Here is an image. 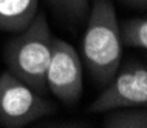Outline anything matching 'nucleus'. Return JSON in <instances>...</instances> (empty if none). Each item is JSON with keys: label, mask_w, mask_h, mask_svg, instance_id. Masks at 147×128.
<instances>
[{"label": "nucleus", "mask_w": 147, "mask_h": 128, "mask_svg": "<svg viewBox=\"0 0 147 128\" xmlns=\"http://www.w3.org/2000/svg\"><path fill=\"white\" fill-rule=\"evenodd\" d=\"M82 39V65L99 85L112 80L122 62L118 17L110 0H93Z\"/></svg>", "instance_id": "1"}, {"label": "nucleus", "mask_w": 147, "mask_h": 128, "mask_svg": "<svg viewBox=\"0 0 147 128\" xmlns=\"http://www.w3.org/2000/svg\"><path fill=\"white\" fill-rule=\"evenodd\" d=\"M54 36L47 15L36 14L33 22L6 43L3 59L6 70L37 93L47 94V70L51 57Z\"/></svg>", "instance_id": "2"}, {"label": "nucleus", "mask_w": 147, "mask_h": 128, "mask_svg": "<svg viewBox=\"0 0 147 128\" xmlns=\"http://www.w3.org/2000/svg\"><path fill=\"white\" fill-rule=\"evenodd\" d=\"M57 105L13 76L9 71L0 74V127L20 128L39 119L51 116Z\"/></svg>", "instance_id": "3"}, {"label": "nucleus", "mask_w": 147, "mask_h": 128, "mask_svg": "<svg viewBox=\"0 0 147 128\" xmlns=\"http://www.w3.org/2000/svg\"><path fill=\"white\" fill-rule=\"evenodd\" d=\"M147 105V66L142 62L129 60L116 73L104 91L88 107L90 113H107L115 108Z\"/></svg>", "instance_id": "4"}, {"label": "nucleus", "mask_w": 147, "mask_h": 128, "mask_svg": "<svg viewBox=\"0 0 147 128\" xmlns=\"http://www.w3.org/2000/svg\"><path fill=\"white\" fill-rule=\"evenodd\" d=\"M47 90L63 105L73 107L84 93V65L74 46L54 37L47 70Z\"/></svg>", "instance_id": "5"}, {"label": "nucleus", "mask_w": 147, "mask_h": 128, "mask_svg": "<svg viewBox=\"0 0 147 128\" xmlns=\"http://www.w3.org/2000/svg\"><path fill=\"white\" fill-rule=\"evenodd\" d=\"M39 0H0V31L20 33L33 22Z\"/></svg>", "instance_id": "6"}, {"label": "nucleus", "mask_w": 147, "mask_h": 128, "mask_svg": "<svg viewBox=\"0 0 147 128\" xmlns=\"http://www.w3.org/2000/svg\"><path fill=\"white\" fill-rule=\"evenodd\" d=\"M104 128H147L146 107H125L107 111L102 119Z\"/></svg>", "instance_id": "7"}, {"label": "nucleus", "mask_w": 147, "mask_h": 128, "mask_svg": "<svg viewBox=\"0 0 147 128\" xmlns=\"http://www.w3.org/2000/svg\"><path fill=\"white\" fill-rule=\"evenodd\" d=\"M118 28L122 46L138 48V50L147 48V19L144 15L118 22Z\"/></svg>", "instance_id": "8"}, {"label": "nucleus", "mask_w": 147, "mask_h": 128, "mask_svg": "<svg viewBox=\"0 0 147 128\" xmlns=\"http://www.w3.org/2000/svg\"><path fill=\"white\" fill-rule=\"evenodd\" d=\"M67 23L81 26L88 17V0H47Z\"/></svg>", "instance_id": "9"}, {"label": "nucleus", "mask_w": 147, "mask_h": 128, "mask_svg": "<svg viewBox=\"0 0 147 128\" xmlns=\"http://www.w3.org/2000/svg\"><path fill=\"white\" fill-rule=\"evenodd\" d=\"M119 2L125 3V5H129L132 8H141V9H144L147 6V0H119Z\"/></svg>", "instance_id": "10"}]
</instances>
